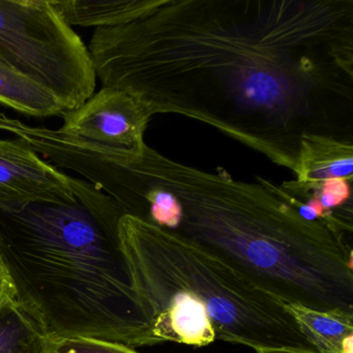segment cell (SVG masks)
Here are the masks:
<instances>
[{
  "mask_svg": "<svg viewBox=\"0 0 353 353\" xmlns=\"http://www.w3.org/2000/svg\"><path fill=\"white\" fill-rule=\"evenodd\" d=\"M88 51L103 88L293 173L303 134L353 143V0H161Z\"/></svg>",
  "mask_w": 353,
  "mask_h": 353,
  "instance_id": "6da1fadb",
  "label": "cell"
},
{
  "mask_svg": "<svg viewBox=\"0 0 353 353\" xmlns=\"http://www.w3.org/2000/svg\"><path fill=\"white\" fill-rule=\"evenodd\" d=\"M139 218L199 245L284 303L353 314L352 248L259 183L146 145L134 164Z\"/></svg>",
  "mask_w": 353,
  "mask_h": 353,
  "instance_id": "7a4b0ae2",
  "label": "cell"
},
{
  "mask_svg": "<svg viewBox=\"0 0 353 353\" xmlns=\"http://www.w3.org/2000/svg\"><path fill=\"white\" fill-rule=\"evenodd\" d=\"M71 202L0 208V259L20 305L54 339L159 344L121 248L125 212L74 177Z\"/></svg>",
  "mask_w": 353,
  "mask_h": 353,
  "instance_id": "3957f363",
  "label": "cell"
},
{
  "mask_svg": "<svg viewBox=\"0 0 353 353\" xmlns=\"http://www.w3.org/2000/svg\"><path fill=\"white\" fill-rule=\"evenodd\" d=\"M119 232L130 268L193 296L203 305L216 340L253 349L315 351L283 301L214 254L129 214L121 216Z\"/></svg>",
  "mask_w": 353,
  "mask_h": 353,
  "instance_id": "277c9868",
  "label": "cell"
},
{
  "mask_svg": "<svg viewBox=\"0 0 353 353\" xmlns=\"http://www.w3.org/2000/svg\"><path fill=\"white\" fill-rule=\"evenodd\" d=\"M0 59L50 92L65 111L94 96L90 51L52 0H0Z\"/></svg>",
  "mask_w": 353,
  "mask_h": 353,
  "instance_id": "5b68a950",
  "label": "cell"
},
{
  "mask_svg": "<svg viewBox=\"0 0 353 353\" xmlns=\"http://www.w3.org/2000/svg\"><path fill=\"white\" fill-rule=\"evenodd\" d=\"M154 117L143 102L125 90L103 88L79 108L61 117V131L80 141L129 160L143 156L144 133Z\"/></svg>",
  "mask_w": 353,
  "mask_h": 353,
  "instance_id": "8992f818",
  "label": "cell"
},
{
  "mask_svg": "<svg viewBox=\"0 0 353 353\" xmlns=\"http://www.w3.org/2000/svg\"><path fill=\"white\" fill-rule=\"evenodd\" d=\"M73 181L21 140L0 139V208L73 201Z\"/></svg>",
  "mask_w": 353,
  "mask_h": 353,
  "instance_id": "52a82bcc",
  "label": "cell"
},
{
  "mask_svg": "<svg viewBox=\"0 0 353 353\" xmlns=\"http://www.w3.org/2000/svg\"><path fill=\"white\" fill-rule=\"evenodd\" d=\"M294 174L299 183H315L330 179L353 181V143L318 134L299 140Z\"/></svg>",
  "mask_w": 353,
  "mask_h": 353,
  "instance_id": "ba28073f",
  "label": "cell"
},
{
  "mask_svg": "<svg viewBox=\"0 0 353 353\" xmlns=\"http://www.w3.org/2000/svg\"><path fill=\"white\" fill-rule=\"evenodd\" d=\"M301 334L317 353H353V314L316 311L285 303Z\"/></svg>",
  "mask_w": 353,
  "mask_h": 353,
  "instance_id": "9c48e42d",
  "label": "cell"
},
{
  "mask_svg": "<svg viewBox=\"0 0 353 353\" xmlns=\"http://www.w3.org/2000/svg\"><path fill=\"white\" fill-rule=\"evenodd\" d=\"M161 0H52L70 26L112 28L133 21L160 5Z\"/></svg>",
  "mask_w": 353,
  "mask_h": 353,
  "instance_id": "30bf717a",
  "label": "cell"
},
{
  "mask_svg": "<svg viewBox=\"0 0 353 353\" xmlns=\"http://www.w3.org/2000/svg\"><path fill=\"white\" fill-rule=\"evenodd\" d=\"M0 104L28 117H61L67 112L55 97L0 59Z\"/></svg>",
  "mask_w": 353,
  "mask_h": 353,
  "instance_id": "8fae6325",
  "label": "cell"
},
{
  "mask_svg": "<svg viewBox=\"0 0 353 353\" xmlns=\"http://www.w3.org/2000/svg\"><path fill=\"white\" fill-rule=\"evenodd\" d=\"M57 341L17 299L0 310V353H54Z\"/></svg>",
  "mask_w": 353,
  "mask_h": 353,
  "instance_id": "7c38bea8",
  "label": "cell"
},
{
  "mask_svg": "<svg viewBox=\"0 0 353 353\" xmlns=\"http://www.w3.org/2000/svg\"><path fill=\"white\" fill-rule=\"evenodd\" d=\"M351 183L344 179H330L321 183L284 181L281 189L290 196H307L319 203L347 235L353 231V201Z\"/></svg>",
  "mask_w": 353,
  "mask_h": 353,
  "instance_id": "4fadbf2b",
  "label": "cell"
},
{
  "mask_svg": "<svg viewBox=\"0 0 353 353\" xmlns=\"http://www.w3.org/2000/svg\"><path fill=\"white\" fill-rule=\"evenodd\" d=\"M54 353H139L121 343L88 336L57 339Z\"/></svg>",
  "mask_w": 353,
  "mask_h": 353,
  "instance_id": "5bb4252c",
  "label": "cell"
},
{
  "mask_svg": "<svg viewBox=\"0 0 353 353\" xmlns=\"http://www.w3.org/2000/svg\"><path fill=\"white\" fill-rule=\"evenodd\" d=\"M17 299L13 280L0 259V310Z\"/></svg>",
  "mask_w": 353,
  "mask_h": 353,
  "instance_id": "9a60e30c",
  "label": "cell"
},
{
  "mask_svg": "<svg viewBox=\"0 0 353 353\" xmlns=\"http://www.w3.org/2000/svg\"><path fill=\"white\" fill-rule=\"evenodd\" d=\"M255 350L257 353H316L315 351L292 348H258Z\"/></svg>",
  "mask_w": 353,
  "mask_h": 353,
  "instance_id": "2e32d148",
  "label": "cell"
}]
</instances>
